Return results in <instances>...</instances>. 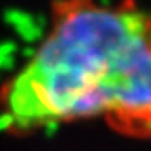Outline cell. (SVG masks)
Here are the masks:
<instances>
[{
  "label": "cell",
  "instance_id": "1",
  "mask_svg": "<svg viewBox=\"0 0 151 151\" xmlns=\"http://www.w3.org/2000/svg\"><path fill=\"white\" fill-rule=\"evenodd\" d=\"M0 104L6 126L18 131L104 120L151 137V9L62 2Z\"/></svg>",
  "mask_w": 151,
  "mask_h": 151
}]
</instances>
